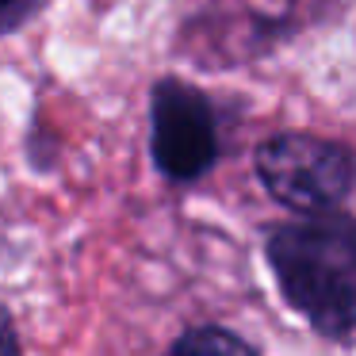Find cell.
<instances>
[{
    "label": "cell",
    "mask_w": 356,
    "mask_h": 356,
    "mask_svg": "<svg viewBox=\"0 0 356 356\" xmlns=\"http://www.w3.org/2000/svg\"><path fill=\"white\" fill-rule=\"evenodd\" d=\"M264 257L272 264L287 307L322 337L345 345L356 325V226L341 211L307 215L268 234Z\"/></svg>",
    "instance_id": "cell-1"
},
{
    "label": "cell",
    "mask_w": 356,
    "mask_h": 356,
    "mask_svg": "<svg viewBox=\"0 0 356 356\" xmlns=\"http://www.w3.org/2000/svg\"><path fill=\"white\" fill-rule=\"evenodd\" d=\"M257 180L295 215L337 211L353 192V149L310 131H284L257 146Z\"/></svg>",
    "instance_id": "cell-2"
},
{
    "label": "cell",
    "mask_w": 356,
    "mask_h": 356,
    "mask_svg": "<svg viewBox=\"0 0 356 356\" xmlns=\"http://www.w3.org/2000/svg\"><path fill=\"white\" fill-rule=\"evenodd\" d=\"M149 157L172 184H192L218 157V127L211 100L180 77H165L149 92Z\"/></svg>",
    "instance_id": "cell-3"
},
{
    "label": "cell",
    "mask_w": 356,
    "mask_h": 356,
    "mask_svg": "<svg viewBox=\"0 0 356 356\" xmlns=\"http://www.w3.org/2000/svg\"><path fill=\"white\" fill-rule=\"evenodd\" d=\"M165 356H257V348L226 325H192L172 341Z\"/></svg>",
    "instance_id": "cell-4"
},
{
    "label": "cell",
    "mask_w": 356,
    "mask_h": 356,
    "mask_svg": "<svg viewBox=\"0 0 356 356\" xmlns=\"http://www.w3.org/2000/svg\"><path fill=\"white\" fill-rule=\"evenodd\" d=\"M0 356H24L19 353V333L12 325V314L4 302H0Z\"/></svg>",
    "instance_id": "cell-5"
},
{
    "label": "cell",
    "mask_w": 356,
    "mask_h": 356,
    "mask_svg": "<svg viewBox=\"0 0 356 356\" xmlns=\"http://www.w3.org/2000/svg\"><path fill=\"white\" fill-rule=\"evenodd\" d=\"M16 4H19V0H0V16H4V12H12Z\"/></svg>",
    "instance_id": "cell-6"
}]
</instances>
